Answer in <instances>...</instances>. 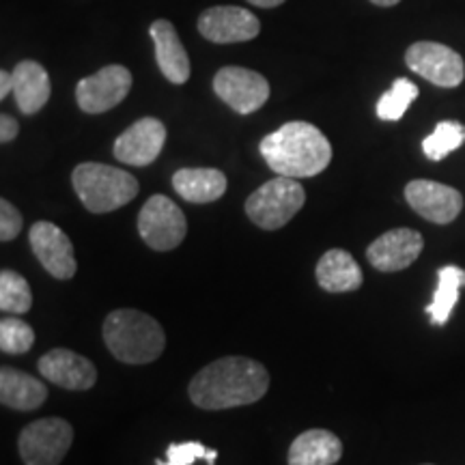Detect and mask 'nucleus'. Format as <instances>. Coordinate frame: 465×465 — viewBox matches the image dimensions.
<instances>
[{
	"mask_svg": "<svg viewBox=\"0 0 465 465\" xmlns=\"http://www.w3.org/2000/svg\"><path fill=\"white\" fill-rule=\"evenodd\" d=\"M270 388L265 366L250 358H220L207 364L190 381V399L201 410H231L252 405Z\"/></svg>",
	"mask_w": 465,
	"mask_h": 465,
	"instance_id": "f257e3e1",
	"label": "nucleus"
},
{
	"mask_svg": "<svg viewBox=\"0 0 465 465\" xmlns=\"http://www.w3.org/2000/svg\"><path fill=\"white\" fill-rule=\"evenodd\" d=\"M261 155L282 177L304 179L328 168L332 144L319 127L306 121H291L261 141Z\"/></svg>",
	"mask_w": 465,
	"mask_h": 465,
	"instance_id": "f03ea898",
	"label": "nucleus"
},
{
	"mask_svg": "<svg viewBox=\"0 0 465 465\" xmlns=\"http://www.w3.org/2000/svg\"><path fill=\"white\" fill-rule=\"evenodd\" d=\"M104 341L110 353L125 364H147L162 356L166 336L151 315L132 308L110 312L104 322Z\"/></svg>",
	"mask_w": 465,
	"mask_h": 465,
	"instance_id": "7ed1b4c3",
	"label": "nucleus"
},
{
	"mask_svg": "<svg viewBox=\"0 0 465 465\" xmlns=\"http://www.w3.org/2000/svg\"><path fill=\"white\" fill-rule=\"evenodd\" d=\"M74 190L93 213H108L136 199L138 182L121 168L84 162L72 173Z\"/></svg>",
	"mask_w": 465,
	"mask_h": 465,
	"instance_id": "20e7f679",
	"label": "nucleus"
},
{
	"mask_svg": "<svg viewBox=\"0 0 465 465\" xmlns=\"http://www.w3.org/2000/svg\"><path fill=\"white\" fill-rule=\"evenodd\" d=\"M306 192L298 183V179L282 177L261 185L246 201V213L259 229L276 231L282 229L295 213L304 207Z\"/></svg>",
	"mask_w": 465,
	"mask_h": 465,
	"instance_id": "39448f33",
	"label": "nucleus"
},
{
	"mask_svg": "<svg viewBox=\"0 0 465 465\" xmlns=\"http://www.w3.org/2000/svg\"><path fill=\"white\" fill-rule=\"evenodd\" d=\"M74 429L63 418H42L20 433V457L25 465H61L72 449Z\"/></svg>",
	"mask_w": 465,
	"mask_h": 465,
	"instance_id": "423d86ee",
	"label": "nucleus"
},
{
	"mask_svg": "<svg viewBox=\"0 0 465 465\" xmlns=\"http://www.w3.org/2000/svg\"><path fill=\"white\" fill-rule=\"evenodd\" d=\"M138 232L149 248L166 252L177 248L188 232L183 212L164 194H155L144 203L138 216Z\"/></svg>",
	"mask_w": 465,
	"mask_h": 465,
	"instance_id": "0eeeda50",
	"label": "nucleus"
},
{
	"mask_svg": "<svg viewBox=\"0 0 465 465\" xmlns=\"http://www.w3.org/2000/svg\"><path fill=\"white\" fill-rule=\"evenodd\" d=\"M405 63L411 72L441 89H455L463 83L465 65L459 52L435 42H418L405 52Z\"/></svg>",
	"mask_w": 465,
	"mask_h": 465,
	"instance_id": "6e6552de",
	"label": "nucleus"
},
{
	"mask_svg": "<svg viewBox=\"0 0 465 465\" xmlns=\"http://www.w3.org/2000/svg\"><path fill=\"white\" fill-rule=\"evenodd\" d=\"M213 91L226 106L240 114H252L270 100V84L263 75L246 67H223L213 78Z\"/></svg>",
	"mask_w": 465,
	"mask_h": 465,
	"instance_id": "1a4fd4ad",
	"label": "nucleus"
},
{
	"mask_svg": "<svg viewBox=\"0 0 465 465\" xmlns=\"http://www.w3.org/2000/svg\"><path fill=\"white\" fill-rule=\"evenodd\" d=\"M132 89V74L124 65H108L97 74L86 75L75 86L78 106L89 114L108 113L119 106Z\"/></svg>",
	"mask_w": 465,
	"mask_h": 465,
	"instance_id": "9d476101",
	"label": "nucleus"
},
{
	"mask_svg": "<svg viewBox=\"0 0 465 465\" xmlns=\"http://www.w3.org/2000/svg\"><path fill=\"white\" fill-rule=\"evenodd\" d=\"M405 199L418 216L435 224H449L463 209L461 192L450 185L429 182V179H416L405 188Z\"/></svg>",
	"mask_w": 465,
	"mask_h": 465,
	"instance_id": "9b49d317",
	"label": "nucleus"
},
{
	"mask_svg": "<svg viewBox=\"0 0 465 465\" xmlns=\"http://www.w3.org/2000/svg\"><path fill=\"white\" fill-rule=\"evenodd\" d=\"M166 143V127L160 119L144 116L114 141V158L130 166H149L158 160Z\"/></svg>",
	"mask_w": 465,
	"mask_h": 465,
	"instance_id": "f8f14e48",
	"label": "nucleus"
},
{
	"mask_svg": "<svg viewBox=\"0 0 465 465\" xmlns=\"http://www.w3.org/2000/svg\"><path fill=\"white\" fill-rule=\"evenodd\" d=\"M31 248L50 276L69 281L75 274L74 246L69 237L52 223H35L28 232Z\"/></svg>",
	"mask_w": 465,
	"mask_h": 465,
	"instance_id": "ddd939ff",
	"label": "nucleus"
},
{
	"mask_svg": "<svg viewBox=\"0 0 465 465\" xmlns=\"http://www.w3.org/2000/svg\"><path fill=\"white\" fill-rule=\"evenodd\" d=\"M261 31L257 15L242 7H212L199 17V33L213 44H240L254 39Z\"/></svg>",
	"mask_w": 465,
	"mask_h": 465,
	"instance_id": "4468645a",
	"label": "nucleus"
},
{
	"mask_svg": "<svg viewBox=\"0 0 465 465\" xmlns=\"http://www.w3.org/2000/svg\"><path fill=\"white\" fill-rule=\"evenodd\" d=\"M422 235L414 229H392L371 243L366 250L371 265L380 272H401L420 257Z\"/></svg>",
	"mask_w": 465,
	"mask_h": 465,
	"instance_id": "2eb2a0df",
	"label": "nucleus"
},
{
	"mask_svg": "<svg viewBox=\"0 0 465 465\" xmlns=\"http://www.w3.org/2000/svg\"><path fill=\"white\" fill-rule=\"evenodd\" d=\"M39 373L44 380L65 391H89L95 386L97 371L89 358L69 349H52L39 360Z\"/></svg>",
	"mask_w": 465,
	"mask_h": 465,
	"instance_id": "dca6fc26",
	"label": "nucleus"
},
{
	"mask_svg": "<svg viewBox=\"0 0 465 465\" xmlns=\"http://www.w3.org/2000/svg\"><path fill=\"white\" fill-rule=\"evenodd\" d=\"M155 45L160 72L173 84H185L190 80V58L188 52L179 42V35L168 20H155L149 28Z\"/></svg>",
	"mask_w": 465,
	"mask_h": 465,
	"instance_id": "f3484780",
	"label": "nucleus"
},
{
	"mask_svg": "<svg viewBox=\"0 0 465 465\" xmlns=\"http://www.w3.org/2000/svg\"><path fill=\"white\" fill-rule=\"evenodd\" d=\"M14 97L25 114L39 113L50 100V75L37 61L17 63L14 72Z\"/></svg>",
	"mask_w": 465,
	"mask_h": 465,
	"instance_id": "a211bd4d",
	"label": "nucleus"
},
{
	"mask_svg": "<svg viewBox=\"0 0 465 465\" xmlns=\"http://www.w3.org/2000/svg\"><path fill=\"white\" fill-rule=\"evenodd\" d=\"M319 287L330 293H349L362 287V270L347 250H328L317 263Z\"/></svg>",
	"mask_w": 465,
	"mask_h": 465,
	"instance_id": "6ab92c4d",
	"label": "nucleus"
},
{
	"mask_svg": "<svg viewBox=\"0 0 465 465\" xmlns=\"http://www.w3.org/2000/svg\"><path fill=\"white\" fill-rule=\"evenodd\" d=\"M48 399V388L37 377L3 366L0 369V401L17 411H33Z\"/></svg>",
	"mask_w": 465,
	"mask_h": 465,
	"instance_id": "aec40b11",
	"label": "nucleus"
},
{
	"mask_svg": "<svg viewBox=\"0 0 465 465\" xmlns=\"http://www.w3.org/2000/svg\"><path fill=\"white\" fill-rule=\"evenodd\" d=\"M173 188L188 203H213L226 192V177L218 168H182L173 174Z\"/></svg>",
	"mask_w": 465,
	"mask_h": 465,
	"instance_id": "412c9836",
	"label": "nucleus"
},
{
	"mask_svg": "<svg viewBox=\"0 0 465 465\" xmlns=\"http://www.w3.org/2000/svg\"><path fill=\"white\" fill-rule=\"evenodd\" d=\"M342 457V444L325 429H311L293 440L289 449V465H334Z\"/></svg>",
	"mask_w": 465,
	"mask_h": 465,
	"instance_id": "4be33fe9",
	"label": "nucleus"
},
{
	"mask_svg": "<svg viewBox=\"0 0 465 465\" xmlns=\"http://www.w3.org/2000/svg\"><path fill=\"white\" fill-rule=\"evenodd\" d=\"M465 287V270L457 265H446L438 272V287L433 302L427 306V315L433 325H444L452 315V308L459 302V291Z\"/></svg>",
	"mask_w": 465,
	"mask_h": 465,
	"instance_id": "5701e85b",
	"label": "nucleus"
},
{
	"mask_svg": "<svg viewBox=\"0 0 465 465\" xmlns=\"http://www.w3.org/2000/svg\"><path fill=\"white\" fill-rule=\"evenodd\" d=\"M465 143V125L459 121H441L422 141V151L429 160L440 162Z\"/></svg>",
	"mask_w": 465,
	"mask_h": 465,
	"instance_id": "b1692460",
	"label": "nucleus"
},
{
	"mask_svg": "<svg viewBox=\"0 0 465 465\" xmlns=\"http://www.w3.org/2000/svg\"><path fill=\"white\" fill-rule=\"evenodd\" d=\"M31 306L33 295L25 276L14 270H3L0 274V311L22 315V312L31 311Z\"/></svg>",
	"mask_w": 465,
	"mask_h": 465,
	"instance_id": "393cba45",
	"label": "nucleus"
},
{
	"mask_svg": "<svg viewBox=\"0 0 465 465\" xmlns=\"http://www.w3.org/2000/svg\"><path fill=\"white\" fill-rule=\"evenodd\" d=\"M418 97V86L407 78L394 80L392 89L386 91L377 102V116L381 121H399Z\"/></svg>",
	"mask_w": 465,
	"mask_h": 465,
	"instance_id": "a878e982",
	"label": "nucleus"
},
{
	"mask_svg": "<svg viewBox=\"0 0 465 465\" xmlns=\"http://www.w3.org/2000/svg\"><path fill=\"white\" fill-rule=\"evenodd\" d=\"M35 342V332L26 322L17 317H5L0 322V349L5 353H26Z\"/></svg>",
	"mask_w": 465,
	"mask_h": 465,
	"instance_id": "bb28decb",
	"label": "nucleus"
},
{
	"mask_svg": "<svg viewBox=\"0 0 465 465\" xmlns=\"http://www.w3.org/2000/svg\"><path fill=\"white\" fill-rule=\"evenodd\" d=\"M218 450L207 449L201 441H179L166 449V461H155V465H201L216 463Z\"/></svg>",
	"mask_w": 465,
	"mask_h": 465,
	"instance_id": "cd10ccee",
	"label": "nucleus"
},
{
	"mask_svg": "<svg viewBox=\"0 0 465 465\" xmlns=\"http://www.w3.org/2000/svg\"><path fill=\"white\" fill-rule=\"evenodd\" d=\"M22 226H25L22 213L7 199L0 201V240L5 243L15 240L20 235Z\"/></svg>",
	"mask_w": 465,
	"mask_h": 465,
	"instance_id": "c85d7f7f",
	"label": "nucleus"
},
{
	"mask_svg": "<svg viewBox=\"0 0 465 465\" xmlns=\"http://www.w3.org/2000/svg\"><path fill=\"white\" fill-rule=\"evenodd\" d=\"M20 134V125L14 116L3 114L0 116V143H11Z\"/></svg>",
	"mask_w": 465,
	"mask_h": 465,
	"instance_id": "c756f323",
	"label": "nucleus"
},
{
	"mask_svg": "<svg viewBox=\"0 0 465 465\" xmlns=\"http://www.w3.org/2000/svg\"><path fill=\"white\" fill-rule=\"evenodd\" d=\"M9 93H14V75L9 72H0V97H7Z\"/></svg>",
	"mask_w": 465,
	"mask_h": 465,
	"instance_id": "7c9ffc66",
	"label": "nucleus"
},
{
	"mask_svg": "<svg viewBox=\"0 0 465 465\" xmlns=\"http://www.w3.org/2000/svg\"><path fill=\"white\" fill-rule=\"evenodd\" d=\"M252 5H257V7H263V9H272V7H278V5H282L284 0H250Z\"/></svg>",
	"mask_w": 465,
	"mask_h": 465,
	"instance_id": "2f4dec72",
	"label": "nucleus"
},
{
	"mask_svg": "<svg viewBox=\"0 0 465 465\" xmlns=\"http://www.w3.org/2000/svg\"><path fill=\"white\" fill-rule=\"evenodd\" d=\"M371 3L377 5V7H394V5H399L401 0H371Z\"/></svg>",
	"mask_w": 465,
	"mask_h": 465,
	"instance_id": "473e14b6",
	"label": "nucleus"
}]
</instances>
